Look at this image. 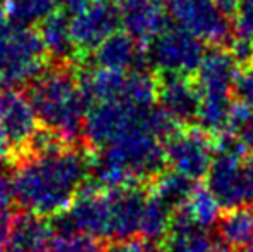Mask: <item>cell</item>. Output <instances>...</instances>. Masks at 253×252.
Returning <instances> with one entry per match:
<instances>
[{
	"mask_svg": "<svg viewBox=\"0 0 253 252\" xmlns=\"http://www.w3.org/2000/svg\"><path fill=\"white\" fill-rule=\"evenodd\" d=\"M16 201L28 212L55 216L66 211L86 185L91 151L84 144H62L14 159Z\"/></svg>",
	"mask_w": 253,
	"mask_h": 252,
	"instance_id": "cell-1",
	"label": "cell"
},
{
	"mask_svg": "<svg viewBox=\"0 0 253 252\" xmlns=\"http://www.w3.org/2000/svg\"><path fill=\"white\" fill-rule=\"evenodd\" d=\"M80 64H47L28 85L26 95L43 128L67 144H83V126L90 107L78 76Z\"/></svg>",
	"mask_w": 253,
	"mask_h": 252,
	"instance_id": "cell-2",
	"label": "cell"
},
{
	"mask_svg": "<svg viewBox=\"0 0 253 252\" xmlns=\"http://www.w3.org/2000/svg\"><path fill=\"white\" fill-rule=\"evenodd\" d=\"M195 83L200 94L197 123L207 133H224L234 107L240 61L231 50L217 47L205 54Z\"/></svg>",
	"mask_w": 253,
	"mask_h": 252,
	"instance_id": "cell-3",
	"label": "cell"
},
{
	"mask_svg": "<svg viewBox=\"0 0 253 252\" xmlns=\"http://www.w3.org/2000/svg\"><path fill=\"white\" fill-rule=\"evenodd\" d=\"M47 64L38 30L0 21V87H26Z\"/></svg>",
	"mask_w": 253,
	"mask_h": 252,
	"instance_id": "cell-4",
	"label": "cell"
},
{
	"mask_svg": "<svg viewBox=\"0 0 253 252\" xmlns=\"http://www.w3.org/2000/svg\"><path fill=\"white\" fill-rule=\"evenodd\" d=\"M205 54V44L179 26H167L145 45L147 66L155 74L191 76L200 67Z\"/></svg>",
	"mask_w": 253,
	"mask_h": 252,
	"instance_id": "cell-5",
	"label": "cell"
},
{
	"mask_svg": "<svg viewBox=\"0 0 253 252\" xmlns=\"http://www.w3.org/2000/svg\"><path fill=\"white\" fill-rule=\"evenodd\" d=\"M152 107H136L126 101H105L91 104L84 118L83 144L91 152L100 151L123 137L126 131L145 123Z\"/></svg>",
	"mask_w": 253,
	"mask_h": 252,
	"instance_id": "cell-6",
	"label": "cell"
},
{
	"mask_svg": "<svg viewBox=\"0 0 253 252\" xmlns=\"http://www.w3.org/2000/svg\"><path fill=\"white\" fill-rule=\"evenodd\" d=\"M170 21L205 45H222L231 38L233 23L215 0H164Z\"/></svg>",
	"mask_w": 253,
	"mask_h": 252,
	"instance_id": "cell-7",
	"label": "cell"
},
{
	"mask_svg": "<svg viewBox=\"0 0 253 252\" xmlns=\"http://www.w3.org/2000/svg\"><path fill=\"white\" fill-rule=\"evenodd\" d=\"M248 151L238 142L224 135L213 149L212 164L207 173V187L210 189L224 209L234 207L245 202L243 161Z\"/></svg>",
	"mask_w": 253,
	"mask_h": 252,
	"instance_id": "cell-8",
	"label": "cell"
},
{
	"mask_svg": "<svg viewBox=\"0 0 253 252\" xmlns=\"http://www.w3.org/2000/svg\"><path fill=\"white\" fill-rule=\"evenodd\" d=\"M69 24L78 54L86 59L121 26V7L117 0H91L69 14Z\"/></svg>",
	"mask_w": 253,
	"mask_h": 252,
	"instance_id": "cell-9",
	"label": "cell"
},
{
	"mask_svg": "<svg viewBox=\"0 0 253 252\" xmlns=\"http://www.w3.org/2000/svg\"><path fill=\"white\" fill-rule=\"evenodd\" d=\"M166 162L172 171L197 182L207 176L213 159V145L202 128H177L166 142Z\"/></svg>",
	"mask_w": 253,
	"mask_h": 252,
	"instance_id": "cell-10",
	"label": "cell"
},
{
	"mask_svg": "<svg viewBox=\"0 0 253 252\" xmlns=\"http://www.w3.org/2000/svg\"><path fill=\"white\" fill-rule=\"evenodd\" d=\"M38 128L40 121L26 90L19 87H0V133L12 145L14 157L28 147Z\"/></svg>",
	"mask_w": 253,
	"mask_h": 252,
	"instance_id": "cell-11",
	"label": "cell"
},
{
	"mask_svg": "<svg viewBox=\"0 0 253 252\" xmlns=\"http://www.w3.org/2000/svg\"><path fill=\"white\" fill-rule=\"evenodd\" d=\"M119 7L124 31L143 47L169 26L164 0H121Z\"/></svg>",
	"mask_w": 253,
	"mask_h": 252,
	"instance_id": "cell-12",
	"label": "cell"
},
{
	"mask_svg": "<svg viewBox=\"0 0 253 252\" xmlns=\"http://www.w3.org/2000/svg\"><path fill=\"white\" fill-rule=\"evenodd\" d=\"M157 104L179 125L197 118L200 94L191 76L157 74Z\"/></svg>",
	"mask_w": 253,
	"mask_h": 252,
	"instance_id": "cell-13",
	"label": "cell"
},
{
	"mask_svg": "<svg viewBox=\"0 0 253 252\" xmlns=\"http://www.w3.org/2000/svg\"><path fill=\"white\" fill-rule=\"evenodd\" d=\"M88 64L105 69L131 73V71L145 69V47L138 44L126 31H116L107 40H103L93 52L86 57Z\"/></svg>",
	"mask_w": 253,
	"mask_h": 252,
	"instance_id": "cell-14",
	"label": "cell"
},
{
	"mask_svg": "<svg viewBox=\"0 0 253 252\" xmlns=\"http://www.w3.org/2000/svg\"><path fill=\"white\" fill-rule=\"evenodd\" d=\"M38 33L43 42L48 64H81L71 35L69 12L55 9L38 24Z\"/></svg>",
	"mask_w": 253,
	"mask_h": 252,
	"instance_id": "cell-15",
	"label": "cell"
},
{
	"mask_svg": "<svg viewBox=\"0 0 253 252\" xmlns=\"http://www.w3.org/2000/svg\"><path fill=\"white\" fill-rule=\"evenodd\" d=\"M52 232V225L42 221L38 214L19 212L16 214L7 252H48Z\"/></svg>",
	"mask_w": 253,
	"mask_h": 252,
	"instance_id": "cell-16",
	"label": "cell"
},
{
	"mask_svg": "<svg viewBox=\"0 0 253 252\" xmlns=\"http://www.w3.org/2000/svg\"><path fill=\"white\" fill-rule=\"evenodd\" d=\"M217 233L220 244L229 249H247L253 242V204H240L220 212Z\"/></svg>",
	"mask_w": 253,
	"mask_h": 252,
	"instance_id": "cell-17",
	"label": "cell"
},
{
	"mask_svg": "<svg viewBox=\"0 0 253 252\" xmlns=\"http://www.w3.org/2000/svg\"><path fill=\"white\" fill-rule=\"evenodd\" d=\"M220 207H222V205L219 204V201H217L215 195L210 192L209 187L195 185L190 197H188V201L184 202L179 209L188 218L193 219L197 225L209 230L210 226L217 225V221H219Z\"/></svg>",
	"mask_w": 253,
	"mask_h": 252,
	"instance_id": "cell-18",
	"label": "cell"
},
{
	"mask_svg": "<svg viewBox=\"0 0 253 252\" xmlns=\"http://www.w3.org/2000/svg\"><path fill=\"white\" fill-rule=\"evenodd\" d=\"M233 54L240 62L253 61V0H240L233 19Z\"/></svg>",
	"mask_w": 253,
	"mask_h": 252,
	"instance_id": "cell-19",
	"label": "cell"
},
{
	"mask_svg": "<svg viewBox=\"0 0 253 252\" xmlns=\"http://www.w3.org/2000/svg\"><path fill=\"white\" fill-rule=\"evenodd\" d=\"M193 187L195 182L170 169V171H162L157 178L152 180L150 192L176 211L188 201Z\"/></svg>",
	"mask_w": 253,
	"mask_h": 252,
	"instance_id": "cell-20",
	"label": "cell"
},
{
	"mask_svg": "<svg viewBox=\"0 0 253 252\" xmlns=\"http://www.w3.org/2000/svg\"><path fill=\"white\" fill-rule=\"evenodd\" d=\"M174 209L169 207L164 201H160L159 197L152 194L148 189V199L145 204L143 211V219H141V235L147 240H155L162 239L167 235L170 226V219H172Z\"/></svg>",
	"mask_w": 253,
	"mask_h": 252,
	"instance_id": "cell-21",
	"label": "cell"
},
{
	"mask_svg": "<svg viewBox=\"0 0 253 252\" xmlns=\"http://www.w3.org/2000/svg\"><path fill=\"white\" fill-rule=\"evenodd\" d=\"M57 9L53 0H7L5 14L9 21L21 26H38Z\"/></svg>",
	"mask_w": 253,
	"mask_h": 252,
	"instance_id": "cell-22",
	"label": "cell"
},
{
	"mask_svg": "<svg viewBox=\"0 0 253 252\" xmlns=\"http://www.w3.org/2000/svg\"><path fill=\"white\" fill-rule=\"evenodd\" d=\"M222 135L231 137L245 151H253V105L236 102L231 111L227 128Z\"/></svg>",
	"mask_w": 253,
	"mask_h": 252,
	"instance_id": "cell-23",
	"label": "cell"
},
{
	"mask_svg": "<svg viewBox=\"0 0 253 252\" xmlns=\"http://www.w3.org/2000/svg\"><path fill=\"white\" fill-rule=\"evenodd\" d=\"M16 201L14 169L10 162H0V211H7Z\"/></svg>",
	"mask_w": 253,
	"mask_h": 252,
	"instance_id": "cell-24",
	"label": "cell"
},
{
	"mask_svg": "<svg viewBox=\"0 0 253 252\" xmlns=\"http://www.w3.org/2000/svg\"><path fill=\"white\" fill-rule=\"evenodd\" d=\"M236 97L240 102L253 105V61L245 64L243 69H240L236 81Z\"/></svg>",
	"mask_w": 253,
	"mask_h": 252,
	"instance_id": "cell-25",
	"label": "cell"
},
{
	"mask_svg": "<svg viewBox=\"0 0 253 252\" xmlns=\"http://www.w3.org/2000/svg\"><path fill=\"white\" fill-rule=\"evenodd\" d=\"M107 252H167L164 249H160L155 242L147 239L138 240L134 239H127V240H117L112 247H107Z\"/></svg>",
	"mask_w": 253,
	"mask_h": 252,
	"instance_id": "cell-26",
	"label": "cell"
},
{
	"mask_svg": "<svg viewBox=\"0 0 253 252\" xmlns=\"http://www.w3.org/2000/svg\"><path fill=\"white\" fill-rule=\"evenodd\" d=\"M14 221H16V214L7 209V211H0V252H5L9 247L10 237H12Z\"/></svg>",
	"mask_w": 253,
	"mask_h": 252,
	"instance_id": "cell-27",
	"label": "cell"
},
{
	"mask_svg": "<svg viewBox=\"0 0 253 252\" xmlns=\"http://www.w3.org/2000/svg\"><path fill=\"white\" fill-rule=\"evenodd\" d=\"M243 187H245V202L253 204V151H250L247 155H245Z\"/></svg>",
	"mask_w": 253,
	"mask_h": 252,
	"instance_id": "cell-28",
	"label": "cell"
},
{
	"mask_svg": "<svg viewBox=\"0 0 253 252\" xmlns=\"http://www.w3.org/2000/svg\"><path fill=\"white\" fill-rule=\"evenodd\" d=\"M53 2H55L57 9H62L71 14V12H74V10L84 7L88 2H91V0H53Z\"/></svg>",
	"mask_w": 253,
	"mask_h": 252,
	"instance_id": "cell-29",
	"label": "cell"
},
{
	"mask_svg": "<svg viewBox=\"0 0 253 252\" xmlns=\"http://www.w3.org/2000/svg\"><path fill=\"white\" fill-rule=\"evenodd\" d=\"M14 159V149L9 144L5 137L0 133V162H12Z\"/></svg>",
	"mask_w": 253,
	"mask_h": 252,
	"instance_id": "cell-30",
	"label": "cell"
},
{
	"mask_svg": "<svg viewBox=\"0 0 253 252\" xmlns=\"http://www.w3.org/2000/svg\"><path fill=\"white\" fill-rule=\"evenodd\" d=\"M238 2H240V0H215L217 5H219L222 10H226L227 14H229V12H234V9H236Z\"/></svg>",
	"mask_w": 253,
	"mask_h": 252,
	"instance_id": "cell-31",
	"label": "cell"
},
{
	"mask_svg": "<svg viewBox=\"0 0 253 252\" xmlns=\"http://www.w3.org/2000/svg\"><path fill=\"white\" fill-rule=\"evenodd\" d=\"M210 252H233V249H229L227 246H224V244H220V246H213L212 249H210Z\"/></svg>",
	"mask_w": 253,
	"mask_h": 252,
	"instance_id": "cell-32",
	"label": "cell"
},
{
	"mask_svg": "<svg viewBox=\"0 0 253 252\" xmlns=\"http://www.w3.org/2000/svg\"><path fill=\"white\" fill-rule=\"evenodd\" d=\"M5 3L7 0H0V21L3 19V14H5Z\"/></svg>",
	"mask_w": 253,
	"mask_h": 252,
	"instance_id": "cell-33",
	"label": "cell"
},
{
	"mask_svg": "<svg viewBox=\"0 0 253 252\" xmlns=\"http://www.w3.org/2000/svg\"><path fill=\"white\" fill-rule=\"evenodd\" d=\"M245 251H247V252H253V242H252L250 246H248V247H247V249H245Z\"/></svg>",
	"mask_w": 253,
	"mask_h": 252,
	"instance_id": "cell-34",
	"label": "cell"
}]
</instances>
